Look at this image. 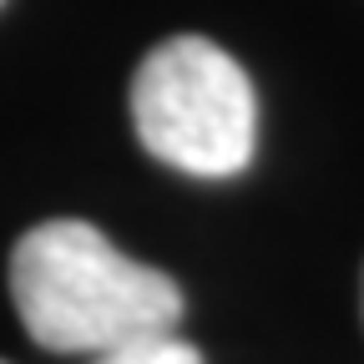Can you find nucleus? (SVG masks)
Segmentation results:
<instances>
[{
    "label": "nucleus",
    "instance_id": "obj_1",
    "mask_svg": "<svg viewBox=\"0 0 364 364\" xmlns=\"http://www.w3.org/2000/svg\"><path fill=\"white\" fill-rule=\"evenodd\" d=\"M11 299L41 349L86 359L172 334L182 318V294L167 273L127 258L81 218H51L21 233L11 248Z\"/></svg>",
    "mask_w": 364,
    "mask_h": 364
},
{
    "label": "nucleus",
    "instance_id": "obj_2",
    "mask_svg": "<svg viewBox=\"0 0 364 364\" xmlns=\"http://www.w3.org/2000/svg\"><path fill=\"white\" fill-rule=\"evenodd\" d=\"M132 127L142 147L193 177H233L253 162L258 102L248 71L208 36H172L132 76Z\"/></svg>",
    "mask_w": 364,
    "mask_h": 364
},
{
    "label": "nucleus",
    "instance_id": "obj_3",
    "mask_svg": "<svg viewBox=\"0 0 364 364\" xmlns=\"http://www.w3.org/2000/svg\"><path fill=\"white\" fill-rule=\"evenodd\" d=\"M91 364H203V354L188 339H177V329H172V334H152V339L122 344L112 354H97Z\"/></svg>",
    "mask_w": 364,
    "mask_h": 364
},
{
    "label": "nucleus",
    "instance_id": "obj_4",
    "mask_svg": "<svg viewBox=\"0 0 364 364\" xmlns=\"http://www.w3.org/2000/svg\"><path fill=\"white\" fill-rule=\"evenodd\" d=\"M0 6H6V0H0Z\"/></svg>",
    "mask_w": 364,
    "mask_h": 364
},
{
    "label": "nucleus",
    "instance_id": "obj_5",
    "mask_svg": "<svg viewBox=\"0 0 364 364\" xmlns=\"http://www.w3.org/2000/svg\"><path fill=\"white\" fill-rule=\"evenodd\" d=\"M0 364H6V359H0Z\"/></svg>",
    "mask_w": 364,
    "mask_h": 364
}]
</instances>
